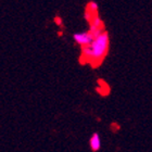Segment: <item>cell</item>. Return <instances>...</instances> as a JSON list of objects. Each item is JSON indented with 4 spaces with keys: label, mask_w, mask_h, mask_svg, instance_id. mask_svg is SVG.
I'll return each instance as SVG.
<instances>
[{
    "label": "cell",
    "mask_w": 152,
    "mask_h": 152,
    "mask_svg": "<svg viewBox=\"0 0 152 152\" xmlns=\"http://www.w3.org/2000/svg\"><path fill=\"white\" fill-rule=\"evenodd\" d=\"M73 38L76 44H78L80 47H84V46L91 44V41L94 40L95 37H94V35L91 34L90 31H87V32L75 33L73 35Z\"/></svg>",
    "instance_id": "obj_2"
},
{
    "label": "cell",
    "mask_w": 152,
    "mask_h": 152,
    "mask_svg": "<svg viewBox=\"0 0 152 152\" xmlns=\"http://www.w3.org/2000/svg\"><path fill=\"white\" fill-rule=\"evenodd\" d=\"M89 147L94 152L100 150V148H101V139H100V136H99L98 133H94L91 135L90 139H89Z\"/></svg>",
    "instance_id": "obj_3"
},
{
    "label": "cell",
    "mask_w": 152,
    "mask_h": 152,
    "mask_svg": "<svg viewBox=\"0 0 152 152\" xmlns=\"http://www.w3.org/2000/svg\"><path fill=\"white\" fill-rule=\"evenodd\" d=\"M54 22L57 23L58 25H62V20H61L60 18H56V19H54Z\"/></svg>",
    "instance_id": "obj_5"
},
{
    "label": "cell",
    "mask_w": 152,
    "mask_h": 152,
    "mask_svg": "<svg viewBox=\"0 0 152 152\" xmlns=\"http://www.w3.org/2000/svg\"><path fill=\"white\" fill-rule=\"evenodd\" d=\"M86 9L89 10L90 12L95 13V14H98L99 6L96 1H90V2H88V4H87V7H86Z\"/></svg>",
    "instance_id": "obj_4"
},
{
    "label": "cell",
    "mask_w": 152,
    "mask_h": 152,
    "mask_svg": "<svg viewBox=\"0 0 152 152\" xmlns=\"http://www.w3.org/2000/svg\"><path fill=\"white\" fill-rule=\"evenodd\" d=\"M109 44H110L109 34L108 32L103 31L100 35L94 38L91 44L82 47L80 60H83V62H89L90 64H100V62L108 53Z\"/></svg>",
    "instance_id": "obj_1"
}]
</instances>
